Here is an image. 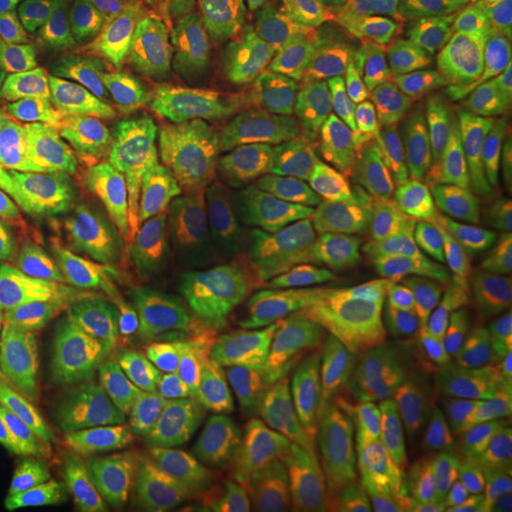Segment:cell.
<instances>
[{
  "instance_id": "1",
  "label": "cell",
  "mask_w": 512,
  "mask_h": 512,
  "mask_svg": "<svg viewBox=\"0 0 512 512\" xmlns=\"http://www.w3.org/2000/svg\"><path fill=\"white\" fill-rule=\"evenodd\" d=\"M317 291L327 329L372 384L412 378L427 365L440 304L439 268L410 239L325 249Z\"/></svg>"
},
{
  "instance_id": "2",
  "label": "cell",
  "mask_w": 512,
  "mask_h": 512,
  "mask_svg": "<svg viewBox=\"0 0 512 512\" xmlns=\"http://www.w3.org/2000/svg\"><path fill=\"white\" fill-rule=\"evenodd\" d=\"M313 270L310 241L300 230L287 228L241 241L220 293L217 325L247 349L255 372L256 433L264 476L279 456L275 427L287 353L317 329Z\"/></svg>"
},
{
  "instance_id": "3",
  "label": "cell",
  "mask_w": 512,
  "mask_h": 512,
  "mask_svg": "<svg viewBox=\"0 0 512 512\" xmlns=\"http://www.w3.org/2000/svg\"><path fill=\"white\" fill-rule=\"evenodd\" d=\"M492 209L480 188L368 175L342 167L313 169L300 186L298 217L342 245L385 239L450 238Z\"/></svg>"
},
{
  "instance_id": "4",
  "label": "cell",
  "mask_w": 512,
  "mask_h": 512,
  "mask_svg": "<svg viewBox=\"0 0 512 512\" xmlns=\"http://www.w3.org/2000/svg\"><path fill=\"white\" fill-rule=\"evenodd\" d=\"M334 452L355 512H437L421 476L410 378L349 395L334 423Z\"/></svg>"
},
{
  "instance_id": "5",
  "label": "cell",
  "mask_w": 512,
  "mask_h": 512,
  "mask_svg": "<svg viewBox=\"0 0 512 512\" xmlns=\"http://www.w3.org/2000/svg\"><path fill=\"white\" fill-rule=\"evenodd\" d=\"M340 59L315 27L289 29L274 54L256 109V126L275 147L327 162L342 150L348 99Z\"/></svg>"
},
{
  "instance_id": "6",
  "label": "cell",
  "mask_w": 512,
  "mask_h": 512,
  "mask_svg": "<svg viewBox=\"0 0 512 512\" xmlns=\"http://www.w3.org/2000/svg\"><path fill=\"white\" fill-rule=\"evenodd\" d=\"M18 344L52 397L55 427L73 433H110L143 418L152 387L139 349L31 340Z\"/></svg>"
},
{
  "instance_id": "7",
  "label": "cell",
  "mask_w": 512,
  "mask_h": 512,
  "mask_svg": "<svg viewBox=\"0 0 512 512\" xmlns=\"http://www.w3.org/2000/svg\"><path fill=\"white\" fill-rule=\"evenodd\" d=\"M340 67L349 143L372 156L410 147L420 133L423 93L399 27L384 21L353 38Z\"/></svg>"
},
{
  "instance_id": "8",
  "label": "cell",
  "mask_w": 512,
  "mask_h": 512,
  "mask_svg": "<svg viewBox=\"0 0 512 512\" xmlns=\"http://www.w3.org/2000/svg\"><path fill=\"white\" fill-rule=\"evenodd\" d=\"M128 454L143 490L175 511L241 509L245 475L234 454L175 410L152 412L129 442Z\"/></svg>"
},
{
  "instance_id": "9",
  "label": "cell",
  "mask_w": 512,
  "mask_h": 512,
  "mask_svg": "<svg viewBox=\"0 0 512 512\" xmlns=\"http://www.w3.org/2000/svg\"><path fill=\"white\" fill-rule=\"evenodd\" d=\"M412 425L421 476L437 512H473L492 490L465 391L444 366L410 378Z\"/></svg>"
},
{
  "instance_id": "10",
  "label": "cell",
  "mask_w": 512,
  "mask_h": 512,
  "mask_svg": "<svg viewBox=\"0 0 512 512\" xmlns=\"http://www.w3.org/2000/svg\"><path fill=\"white\" fill-rule=\"evenodd\" d=\"M167 365L207 408L247 480L262 484L256 433L255 372L247 349L219 325L184 330L167 348Z\"/></svg>"
},
{
  "instance_id": "11",
  "label": "cell",
  "mask_w": 512,
  "mask_h": 512,
  "mask_svg": "<svg viewBox=\"0 0 512 512\" xmlns=\"http://www.w3.org/2000/svg\"><path fill=\"white\" fill-rule=\"evenodd\" d=\"M291 29L281 0H270L205 55L198 71L171 88L164 103L202 114L230 137L255 118L275 44Z\"/></svg>"
},
{
  "instance_id": "12",
  "label": "cell",
  "mask_w": 512,
  "mask_h": 512,
  "mask_svg": "<svg viewBox=\"0 0 512 512\" xmlns=\"http://www.w3.org/2000/svg\"><path fill=\"white\" fill-rule=\"evenodd\" d=\"M48 253L54 264L57 317L71 344L152 348V311L143 294L124 279L116 256L84 245H59Z\"/></svg>"
},
{
  "instance_id": "13",
  "label": "cell",
  "mask_w": 512,
  "mask_h": 512,
  "mask_svg": "<svg viewBox=\"0 0 512 512\" xmlns=\"http://www.w3.org/2000/svg\"><path fill=\"white\" fill-rule=\"evenodd\" d=\"M114 256L122 274L169 319L192 321L219 302L226 274L194 234L126 232Z\"/></svg>"
},
{
  "instance_id": "14",
  "label": "cell",
  "mask_w": 512,
  "mask_h": 512,
  "mask_svg": "<svg viewBox=\"0 0 512 512\" xmlns=\"http://www.w3.org/2000/svg\"><path fill=\"white\" fill-rule=\"evenodd\" d=\"M101 203L126 232L232 234L228 217L158 167L97 150Z\"/></svg>"
},
{
  "instance_id": "15",
  "label": "cell",
  "mask_w": 512,
  "mask_h": 512,
  "mask_svg": "<svg viewBox=\"0 0 512 512\" xmlns=\"http://www.w3.org/2000/svg\"><path fill=\"white\" fill-rule=\"evenodd\" d=\"M397 14L406 50L433 88L475 71L494 40L488 0H397Z\"/></svg>"
},
{
  "instance_id": "16",
  "label": "cell",
  "mask_w": 512,
  "mask_h": 512,
  "mask_svg": "<svg viewBox=\"0 0 512 512\" xmlns=\"http://www.w3.org/2000/svg\"><path fill=\"white\" fill-rule=\"evenodd\" d=\"M363 374L346 346L329 330L313 329L287 353L277 403V450L334 421L349 395L363 387Z\"/></svg>"
},
{
  "instance_id": "17",
  "label": "cell",
  "mask_w": 512,
  "mask_h": 512,
  "mask_svg": "<svg viewBox=\"0 0 512 512\" xmlns=\"http://www.w3.org/2000/svg\"><path fill=\"white\" fill-rule=\"evenodd\" d=\"M209 122L190 110L133 109L122 112L101 133L103 150L148 160L211 205L219 202V186L205 164L211 145Z\"/></svg>"
},
{
  "instance_id": "18",
  "label": "cell",
  "mask_w": 512,
  "mask_h": 512,
  "mask_svg": "<svg viewBox=\"0 0 512 512\" xmlns=\"http://www.w3.org/2000/svg\"><path fill=\"white\" fill-rule=\"evenodd\" d=\"M444 135L459 164L490 169L512 158V63L505 52L484 59L450 93Z\"/></svg>"
},
{
  "instance_id": "19",
  "label": "cell",
  "mask_w": 512,
  "mask_h": 512,
  "mask_svg": "<svg viewBox=\"0 0 512 512\" xmlns=\"http://www.w3.org/2000/svg\"><path fill=\"white\" fill-rule=\"evenodd\" d=\"M0 329L18 340L71 344L59 323L50 253L0 222Z\"/></svg>"
},
{
  "instance_id": "20",
  "label": "cell",
  "mask_w": 512,
  "mask_h": 512,
  "mask_svg": "<svg viewBox=\"0 0 512 512\" xmlns=\"http://www.w3.org/2000/svg\"><path fill=\"white\" fill-rule=\"evenodd\" d=\"M205 164L213 181L247 230H258L289 215L300 200V186L274 154L245 143L209 145Z\"/></svg>"
},
{
  "instance_id": "21",
  "label": "cell",
  "mask_w": 512,
  "mask_h": 512,
  "mask_svg": "<svg viewBox=\"0 0 512 512\" xmlns=\"http://www.w3.org/2000/svg\"><path fill=\"white\" fill-rule=\"evenodd\" d=\"M0 196L18 203L54 196L101 200L97 148L86 135L19 148L0 175Z\"/></svg>"
},
{
  "instance_id": "22",
  "label": "cell",
  "mask_w": 512,
  "mask_h": 512,
  "mask_svg": "<svg viewBox=\"0 0 512 512\" xmlns=\"http://www.w3.org/2000/svg\"><path fill=\"white\" fill-rule=\"evenodd\" d=\"M334 421L289 442L262 482V512H338Z\"/></svg>"
},
{
  "instance_id": "23",
  "label": "cell",
  "mask_w": 512,
  "mask_h": 512,
  "mask_svg": "<svg viewBox=\"0 0 512 512\" xmlns=\"http://www.w3.org/2000/svg\"><path fill=\"white\" fill-rule=\"evenodd\" d=\"M435 342L463 374L482 376L512 359V287L471 294L435 325Z\"/></svg>"
},
{
  "instance_id": "24",
  "label": "cell",
  "mask_w": 512,
  "mask_h": 512,
  "mask_svg": "<svg viewBox=\"0 0 512 512\" xmlns=\"http://www.w3.org/2000/svg\"><path fill=\"white\" fill-rule=\"evenodd\" d=\"M148 78L158 88H175L198 71L213 42L179 0H148L137 27Z\"/></svg>"
},
{
  "instance_id": "25",
  "label": "cell",
  "mask_w": 512,
  "mask_h": 512,
  "mask_svg": "<svg viewBox=\"0 0 512 512\" xmlns=\"http://www.w3.org/2000/svg\"><path fill=\"white\" fill-rule=\"evenodd\" d=\"M19 234L52 245H84L116 255L126 230L112 219L101 200L54 196L23 203L10 215Z\"/></svg>"
},
{
  "instance_id": "26",
  "label": "cell",
  "mask_w": 512,
  "mask_h": 512,
  "mask_svg": "<svg viewBox=\"0 0 512 512\" xmlns=\"http://www.w3.org/2000/svg\"><path fill=\"white\" fill-rule=\"evenodd\" d=\"M129 8L110 21L74 65L80 82L109 101H131L154 90Z\"/></svg>"
},
{
  "instance_id": "27",
  "label": "cell",
  "mask_w": 512,
  "mask_h": 512,
  "mask_svg": "<svg viewBox=\"0 0 512 512\" xmlns=\"http://www.w3.org/2000/svg\"><path fill=\"white\" fill-rule=\"evenodd\" d=\"M440 302L512 287V217L480 224L439 268Z\"/></svg>"
},
{
  "instance_id": "28",
  "label": "cell",
  "mask_w": 512,
  "mask_h": 512,
  "mask_svg": "<svg viewBox=\"0 0 512 512\" xmlns=\"http://www.w3.org/2000/svg\"><path fill=\"white\" fill-rule=\"evenodd\" d=\"M73 103L63 88H19L0 78V133L10 145L40 147L74 135Z\"/></svg>"
},
{
  "instance_id": "29",
  "label": "cell",
  "mask_w": 512,
  "mask_h": 512,
  "mask_svg": "<svg viewBox=\"0 0 512 512\" xmlns=\"http://www.w3.org/2000/svg\"><path fill=\"white\" fill-rule=\"evenodd\" d=\"M128 6L124 0H48L38 10V38L55 65L67 67Z\"/></svg>"
},
{
  "instance_id": "30",
  "label": "cell",
  "mask_w": 512,
  "mask_h": 512,
  "mask_svg": "<svg viewBox=\"0 0 512 512\" xmlns=\"http://www.w3.org/2000/svg\"><path fill=\"white\" fill-rule=\"evenodd\" d=\"M0 78L19 88H59L54 61L31 19L0 31Z\"/></svg>"
},
{
  "instance_id": "31",
  "label": "cell",
  "mask_w": 512,
  "mask_h": 512,
  "mask_svg": "<svg viewBox=\"0 0 512 512\" xmlns=\"http://www.w3.org/2000/svg\"><path fill=\"white\" fill-rule=\"evenodd\" d=\"M465 397L480 442L512 454L511 372H494L465 391Z\"/></svg>"
},
{
  "instance_id": "32",
  "label": "cell",
  "mask_w": 512,
  "mask_h": 512,
  "mask_svg": "<svg viewBox=\"0 0 512 512\" xmlns=\"http://www.w3.org/2000/svg\"><path fill=\"white\" fill-rule=\"evenodd\" d=\"M0 380L21 391L38 416L55 425V408L50 393L42 384L37 370L29 363L19 344L0 329Z\"/></svg>"
},
{
  "instance_id": "33",
  "label": "cell",
  "mask_w": 512,
  "mask_h": 512,
  "mask_svg": "<svg viewBox=\"0 0 512 512\" xmlns=\"http://www.w3.org/2000/svg\"><path fill=\"white\" fill-rule=\"evenodd\" d=\"M393 0H332L330 46L342 61L346 40H353L368 29L384 23Z\"/></svg>"
},
{
  "instance_id": "34",
  "label": "cell",
  "mask_w": 512,
  "mask_h": 512,
  "mask_svg": "<svg viewBox=\"0 0 512 512\" xmlns=\"http://www.w3.org/2000/svg\"><path fill=\"white\" fill-rule=\"evenodd\" d=\"M184 8L200 21L211 42L234 33L247 19L270 0H179Z\"/></svg>"
},
{
  "instance_id": "35",
  "label": "cell",
  "mask_w": 512,
  "mask_h": 512,
  "mask_svg": "<svg viewBox=\"0 0 512 512\" xmlns=\"http://www.w3.org/2000/svg\"><path fill=\"white\" fill-rule=\"evenodd\" d=\"M33 511V484L18 448L0 439V512Z\"/></svg>"
},
{
  "instance_id": "36",
  "label": "cell",
  "mask_w": 512,
  "mask_h": 512,
  "mask_svg": "<svg viewBox=\"0 0 512 512\" xmlns=\"http://www.w3.org/2000/svg\"><path fill=\"white\" fill-rule=\"evenodd\" d=\"M0 439L31 446L42 439L37 410L4 380H0Z\"/></svg>"
},
{
  "instance_id": "37",
  "label": "cell",
  "mask_w": 512,
  "mask_h": 512,
  "mask_svg": "<svg viewBox=\"0 0 512 512\" xmlns=\"http://www.w3.org/2000/svg\"><path fill=\"white\" fill-rule=\"evenodd\" d=\"M35 512H99V509L71 488H50L40 497Z\"/></svg>"
},
{
  "instance_id": "38",
  "label": "cell",
  "mask_w": 512,
  "mask_h": 512,
  "mask_svg": "<svg viewBox=\"0 0 512 512\" xmlns=\"http://www.w3.org/2000/svg\"><path fill=\"white\" fill-rule=\"evenodd\" d=\"M289 4L329 40L332 0H289Z\"/></svg>"
},
{
  "instance_id": "39",
  "label": "cell",
  "mask_w": 512,
  "mask_h": 512,
  "mask_svg": "<svg viewBox=\"0 0 512 512\" xmlns=\"http://www.w3.org/2000/svg\"><path fill=\"white\" fill-rule=\"evenodd\" d=\"M492 490L495 512H512V458L503 459L499 463Z\"/></svg>"
},
{
  "instance_id": "40",
  "label": "cell",
  "mask_w": 512,
  "mask_h": 512,
  "mask_svg": "<svg viewBox=\"0 0 512 512\" xmlns=\"http://www.w3.org/2000/svg\"><path fill=\"white\" fill-rule=\"evenodd\" d=\"M40 0H0V31L21 21H29Z\"/></svg>"
},
{
  "instance_id": "41",
  "label": "cell",
  "mask_w": 512,
  "mask_h": 512,
  "mask_svg": "<svg viewBox=\"0 0 512 512\" xmlns=\"http://www.w3.org/2000/svg\"><path fill=\"white\" fill-rule=\"evenodd\" d=\"M103 499L109 512H154L148 509L147 505H143L141 501H137L135 497L126 494L116 482H107L103 488Z\"/></svg>"
},
{
  "instance_id": "42",
  "label": "cell",
  "mask_w": 512,
  "mask_h": 512,
  "mask_svg": "<svg viewBox=\"0 0 512 512\" xmlns=\"http://www.w3.org/2000/svg\"><path fill=\"white\" fill-rule=\"evenodd\" d=\"M494 8L499 21L512 23V0H494Z\"/></svg>"
},
{
  "instance_id": "43",
  "label": "cell",
  "mask_w": 512,
  "mask_h": 512,
  "mask_svg": "<svg viewBox=\"0 0 512 512\" xmlns=\"http://www.w3.org/2000/svg\"><path fill=\"white\" fill-rule=\"evenodd\" d=\"M10 156H12V145H10V143L6 141V137L0 133V175H2L4 167L8 164Z\"/></svg>"
},
{
  "instance_id": "44",
  "label": "cell",
  "mask_w": 512,
  "mask_h": 512,
  "mask_svg": "<svg viewBox=\"0 0 512 512\" xmlns=\"http://www.w3.org/2000/svg\"><path fill=\"white\" fill-rule=\"evenodd\" d=\"M507 192H509V196H511L512 200V158L511 165H509V181H507Z\"/></svg>"
},
{
  "instance_id": "45",
  "label": "cell",
  "mask_w": 512,
  "mask_h": 512,
  "mask_svg": "<svg viewBox=\"0 0 512 512\" xmlns=\"http://www.w3.org/2000/svg\"><path fill=\"white\" fill-rule=\"evenodd\" d=\"M509 61L512 63V29H511V55H509Z\"/></svg>"
},
{
  "instance_id": "46",
  "label": "cell",
  "mask_w": 512,
  "mask_h": 512,
  "mask_svg": "<svg viewBox=\"0 0 512 512\" xmlns=\"http://www.w3.org/2000/svg\"><path fill=\"white\" fill-rule=\"evenodd\" d=\"M124 2H131V4H133V2H135V0H124Z\"/></svg>"
},
{
  "instance_id": "47",
  "label": "cell",
  "mask_w": 512,
  "mask_h": 512,
  "mask_svg": "<svg viewBox=\"0 0 512 512\" xmlns=\"http://www.w3.org/2000/svg\"><path fill=\"white\" fill-rule=\"evenodd\" d=\"M2 220H4V219H2V217H0V222H2Z\"/></svg>"
},
{
  "instance_id": "48",
  "label": "cell",
  "mask_w": 512,
  "mask_h": 512,
  "mask_svg": "<svg viewBox=\"0 0 512 512\" xmlns=\"http://www.w3.org/2000/svg\"><path fill=\"white\" fill-rule=\"evenodd\" d=\"M511 374H512V366H511Z\"/></svg>"
}]
</instances>
